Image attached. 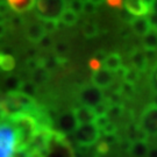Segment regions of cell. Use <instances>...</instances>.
Returning a JSON list of instances; mask_svg holds the SVG:
<instances>
[{
    "label": "cell",
    "mask_w": 157,
    "mask_h": 157,
    "mask_svg": "<svg viewBox=\"0 0 157 157\" xmlns=\"http://www.w3.org/2000/svg\"><path fill=\"white\" fill-rule=\"evenodd\" d=\"M147 157H157L156 148H151V149H149V151H148V154H147Z\"/></svg>",
    "instance_id": "d6a6232c"
},
{
    "label": "cell",
    "mask_w": 157,
    "mask_h": 157,
    "mask_svg": "<svg viewBox=\"0 0 157 157\" xmlns=\"http://www.w3.org/2000/svg\"><path fill=\"white\" fill-rule=\"evenodd\" d=\"M20 85H21V80L19 78H17V77H13V76H10V77L6 78V80H5V87H6V90L8 91V93L19 91Z\"/></svg>",
    "instance_id": "603a6c76"
},
{
    "label": "cell",
    "mask_w": 157,
    "mask_h": 157,
    "mask_svg": "<svg viewBox=\"0 0 157 157\" xmlns=\"http://www.w3.org/2000/svg\"><path fill=\"white\" fill-rule=\"evenodd\" d=\"M130 28L136 35L144 36L151 29V27L148 22L147 17H134L130 20Z\"/></svg>",
    "instance_id": "4fadbf2b"
},
{
    "label": "cell",
    "mask_w": 157,
    "mask_h": 157,
    "mask_svg": "<svg viewBox=\"0 0 157 157\" xmlns=\"http://www.w3.org/2000/svg\"><path fill=\"white\" fill-rule=\"evenodd\" d=\"M122 67V61H121V56L117 54V52H112L106 55L104 62L101 64V67L105 69L108 72H117L120 67Z\"/></svg>",
    "instance_id": "7c38bea8"
},
{
    "label": "cell",
    "mask_w": 157,
    "mask_h": 157,
    "mask_svg": "<svg viewBox=\"0 0 157 157\" xmlns=\"http://www.w3.org/2000/svg\"><path fill=\"white\" fill-rule=\"evenodd\" d=\"M91 82H92V85L95 86L97 89H99V90L106 89L108 86H111L112 83L114 82V75L112 72L106 71L105 69L100 67L99 70L92 72Z\"/></svg>",
    "instance_id": "9c48e42d"
},
{
    "label": "cell",
    "mask_w": 157,
    "mask_h": 157,
    "mask_svg": "<svg viewBox=\"0 0 157 157\" xmlns=\"http://www.w3.org/2000/svg\"><path fill=\"white\" fill-rule=\"evenodd\" d=\"M10 11V7L7 1H0V17H4Z\"/></svg>",
    "instance_id": "1f68e13d"
},
{
    "label": "cell",
    "mask_w": 157,
    "mask_h": 157,
    "mask_svg": "<svg viewBox=\"0 0 157 157\" xmlns=\"http://www.w3.org/2000/svg\"><path fill=\"white\" fill-rule=\"evenodd\" d=\"M58 20H54V19H45V20H41V25L43 27V30H44L45 35L47 34H51L54 33L57 28H58Z\"/></svg>",
    "instance_id": "cb8c5ba5"
},
{
    "label": "cell",
    "mask_w": 157,
    "mask_h": 157,
    "mask_svg": "<svg viewBox=\"0 0 157 157\" xmlns=\"http://www.w3.org/2000/svg\"><path fill=\"white\" fill-rule=\"evenodd\" d=\"M75 114V118L77 120V124L78 126L80 124H93V120H94L95 115L92 108L86 106H80L77 107L76 109L72 111Z\"/></svg>",
    "instance_id": "30bf717a"
},
{
    "label": "cell",
    "mask_w": 157,
    "mask_h": 157,
    "mask_svg": "<svg viewBox=\"0 0 157 157\" xmlns=\"http://www.w3.org/2000/svg\"><path fill=\"white\" fill-rule=\"evenodd\" d=\"M67 8L71 10L73 13H76L78 15L80 13H83V1H80V0L69 1V2H67Z\"/></svg>",
    "instance_id": "4316f807"
},
{
    "label": "cell",
    "mask_w": 157,
    "mask_h": 157,
    "mask_svg": "<svg viewBox=\"0 0 157 157\" xmlns=\"http://www.w3.org/2000/svg\"><path fill=\"white\" fill-rule=\"evenodd\" d=\"M82 32H83V35H84L85 37H87V39H93L99 33L98 26L95 23H92V22L85 23L84 26H83Z\"/></svg>",
    "instance_id": "7402d4cb"
},
{
    "label": "cell",
    "mask_w": 157,
    "mask_h": 157,
    "mask_svg": "<svg viewBox=\"0 0 157 157\" xmlns=\"http://www.w3.org/2000/svg\"><path fill=\"white\" fill-rule=\"evenodd\" d=\"M132 64L134 65L135 71H146L148 67V62L144 52L141 50H135L132 54Z\"/></svg>",
    "instance_id": "9a60e30c"
},
{
    "label": "cell",
    "mask_w": 157,
    "mask_h": 157,
    "mask_svg": "<svg viewBox=\"0 0 157 157\" xmlns=\"http://www.w3.org/2000/svg\"><path fill=\"white\" fill-rule=\"evenodd\" d=\"M121 111H122V107L120 106L119 104H114V105L109 106V108H108V111L106 113L107 118H117L121 114Z\"/></svg>",
    "instance_id": "f546056e"
},
{
    "label": "cell",
    "mask_w": 157,
    "mask_h": 157,
    "mask_svg": "<svg viewBox=\"0 0 157 157\" xmlns=\"http://www.w3.org/2000/svg\"><path fill=\"white\" fill-rule=\"evenodd\" d=\"M109 122H111V121H109V119L107 118V115H99V117H95L94 120H93V124H94L95 127L99 129L100 132L105 128Z\"/></svg>",
    "instance_id": "83f0119b"
},
{
    "label": "cell",
    "mask_w": 157,
    "mask_h": 157,
    "mask_svg": "<svg viewBox=\"0 0 157 157\" xmlns=\"http://www.w3.org/2000/svg\"><path fill=\"white\" fill-rule=\"evenodd\" d=\"M6 33V26L2 22H0V37H2Z\"/></svg>",
    "instance_id": "836d02e7"
},
{
    "label": "cell",
    "mask_w": 157,
    "mask_h": 157,
    "mask_svg": "<svg viewBox=\"0 0 157 157\" xmlns=\"http://www.w3.org/2000/svg\"><path fill=\"white\" fill-rule=\"evenodd\" d=\"M33 72V84H41V83H44L48 79V71H47V69L43 67L42 64H40Z\"/></svg>",
    "instance_id": "d6986e66"
},
{
    "label": "cell",
    "mask_w": 157,
    "mask_h": 157,
    "mask_svg": "<svg viewBox=\"0 0 157 157\" xmlns=\"http://www.w3.org/2000/svg\"><path fill=\"white\" fill-rule=\"evenodd\" d=\"M7 4L10 10H13L17 13H25L34 8L35 1L34 0H8Z\"/></svg>",
    "instance_id": "5bb4252c"
},
{
    "label": "cell",
    "mask_w": 157,
    "mask_h": 157,
    "mask_svg": "<svg viewBox=\"0 0 157 157\" xmlns=\"http://www.w3.org/2000/svg\"><path fill=\"white\" fill-rule=\"evenodd\" d=\"M15 67V61L11 55L0 54V69L4 71H11Z\"/></svg>",
    "instance_id": "ffe728a7"
},
{
    "label": "cell",
    "mask_w": 157,
    "mask_h": 157,
    "mask_svg": "<svg viewBox=\"0 0 157 157\" xmlns=\"http://www.w3.org/2000/svg\"><path fill=\"white\" fill-rule=\"evenodd\" d=\"M17 146L14 128L8 124H0V157H12Z\"/></svg>",
    "instance_id": "3957f363"
},
{
    "label": "cell",
    "mask_w": 157,
    "mask_h": 157,
    "mask_svg": "<svg viewBox=\"0 0 157 157\" xmlns=\"http://www.w3.org/2000/svg\"><path fill=\"white\" fill-rule=\"evenodd\" d=\"M58 21H61V22L67 25V26H73V25H76L77 21H78V15L76 13H73L71 10L65 8L61 13V15L58 17Z\"/></svg>",
    "instance_id": "ac0fdd59"
},
{
    "label": "cell",
    "mask_w": 157,
    "mask_h": 157,
    "mask_svg": "<svg viewBox=\"0 0 157 157\" xmlns=\"http://www.w3.org/2000/svg\"><path fill=\"white\" fill-rule=\"evenodd\" d=\"M79 99L83 102V106L93 108L102 101L104 95H102L101 90L97 89L93 85H87L82 89L79 93Z\"/></svg>",
    "instance_id": "52a82bcc"
},
{
    "label": "cell",
    "mask_w": 157,
    "mask_h": 157,
    "mask_svg": "<svg viewBox=\"0 0 157 157\" xmlns=\"http://www.w3.org/2000/svg\"><path fill=\"white\" fill-rule=\"evenodd\" d=\"M44 157H73V150L64 135L57 130H52Z\"/></svg>",
    "instance_id": "6da1fadb"
},
{
    "label": "cell",
    "mask_w": 157,
    "mask_h": 157,
    "mask_svg": "<svg viewBox=\"0 0 157 157\" xmlns=\"http://www.w3.org/2000/svg\"><path fill=\"white\" fill-rule=\"evenodd\" d=\"M127 13L135 17H144L149 13L155 11V1L148 0H128L124 4Z\"/></svg>",
    "instance_id": "8992f818"
},
{
    "label": "cell",
    "mask_w": 157,
    "mask_h": 157,
    "mask_svg": "<svg viewBox=\"0 0 157 157\" xmlns=\"http://www.w3.org/2000/svg\"><path fill=\"white\" fill-rule=\"evenodd\" d=\"M129 150L133 157H147V154L149 151V146L147 141H134Z\"/></svg>",
    "instance_id": "2e32d148"
},
{
    "label": "cell",
    "mask_w": 157,
    "mask_h": 157,
    "mask_svg": "<svg viewBox=\"0 0 157 157\" xmlns=\"http://www.w3.org/2000/svg\"><path fill=\"white\" fill-rule=\"evenodd\" d=\"M115 132H117V127L112 122H109L105 128L102 129V133L106 135V136H113V135L115 134Z\"/></svg>",
    "instance_id": "4dcf8cb0"
},
{
    "label": "cell",
    "mask_w": 157,
    "mask_h": 157,
    "mask_svg": "<svg viewBox=\"0 0 157 157\" xmlns=\"http://www.w3.org/2000/svg\"><path fill=\"white\" fill-rule=\"evenodd\" d=\"M26 36L32 43H40L45 37V33L43 27L40 22H33L27 26Z\"/></svg>",
    "instance_id": "8fae6325"
},
{
    "label": "cell",
    "mask_w": 157,
    "mask_h": 157,
    "mask_svg": "<svg viewBox=\"0 0 157 157\" xmlns=\"http://www.w3.org/2000/svg\"><path fill=\"white\" fill-rule=\"evenodd\" d=\"M57 127L59 130L61 134H67V133H72L76 130V128L78 127L77 120L75 118V114L72 111L70 112H64L63 114H61L58 119H57Z\"/></svg>",
    "instance_id": "ba28073f"
},
{
    "label": "cell",
    "mask_w": 157,
    "mask_h": 157,
    "mask_svg": "<svg viewBox=\"0 0 157 157\" xmlns=\"http://www.w3.org/2000/svg\"><path fill=\"white\" fill-rule=\"evenodd\" d=\"M34 7L36 10V17L40 20H58L61 13L67 8V2L63 0H39L35 1Z\"/></svg>",
    "instance_id": "7a4b0ae2"
},
{
    "label": "cell",
    "mask_w": 157,
    "mask_h": 157,
    "mask_svg": "<svg viewBox=\"0 0 157 157\" xmlns=\"http://www.w3.org/2000/svg\"><path fill=\"white\" fill-rule=\"evenodd\" d=\"M69 50V45L65 43V42H58L55 44V52H56V57H64L65 54Z\"/></svg>",
    "instance_id": "f1b7e54d"
},
{
    "label": "cell",
    "mask_w": 157,
    "mask_h": 157,
    "mask_svg": "<svg viewBox=\"0 0 157 157\" xmlns=\"http://www.w3.org/2000/svg\"><path fill=\"white\" fill-rule=\"evenodd\" d=\"M19 92L34 99V95L36 94V85L33 84L32 82H21Z\"/></svg>",
    "instance_id": "44dd1931"
},
{
    "label": "cell",
    "mask_w": 157,
    "mask_h": 157,
    "mask_svg": "<svg viewBox=\"0 0 157 157\" xmlns=\"http://www.w3.org/2000/svg\"><path fill=\"white\" fill-rule=\"evenodd\" d=\"M147 136H155L157 132V109L156 105L151 104L144 109L141 117V122L139 124Z\"/></svg>",
    "instance_id": "5b68a950"
},
{
    "label": "cell",
    "mask_w": 157,
    "mask_h": 157,
    "mask_svg": "<svg viewBox=\"0 0 157 157\" xmlns=\"http://www.w3.org/2000/svg\"><path fill=\"white\" fill-rule=\"evenodd\" d=\"M108 4H109L111 6H121V2H120V1H118V2H113V1H109Z\"/></svg>",
    "instance_id": "e575fe53"
},
{
    "label": "cell",
    "mask_w": 157,
    "mask_h": 157,
    "mask_svg": "<svg viewBox=\"0 0 157 157\" xmlns=\"http://www.w3.org/2000/svg\"><path fill=\"white\" fill-rule=\"evenodd\" d=\"M143 47H144L146 50H156V47H157L156 29L151 28L143 36Z\"/></svg>",
    "instance_id": "e0dca14e"
},
{
    "label": "cell",
    "mask_w": 157,
    "mask_h": 157,
    "mask_svg": "<svg viewBox=\"0 0 157 157\" xmlns=\"http://www.w3.org/2000/svg\"><path fill=\"white\" fill-rule=\"evenodd\" d=\"M100 5L99 1H83V13L85 14H93Z\"/></svg>",
    "instance_id": "d4e9b609"
},
{
    "label": "cell",
    "mask_w": 157,
    "mask_h": 157,
    "mask_svg": "<svg viewBox=\"0 0 157 157\" xmlns=\"http://www.w3.org/2000/svg\"><path fill=\"white\" fill-rule=\"evenodd\" d=\"M100 130L93 124H80L73 132L75 140L82 147H91L100 139Z\"/></svg>",
    "instance_id": "277c9868"
},
{
    "label": "cell",
    "mask_w": 157,
    "mask_h": 157,
    "mask_svg": "<svg viewBox=\"0 0 157 157\" xmlns=\"http://www.w3.org/2000/svg\"><path fill=\"white\" fill-rule=\"evenodd\" d=\"M124 80H126V84H128L132 86V85H134L135 83H136V80L139 78V73H137V71H135V70L127 69L124 75Z\"/></svg>",
    "instance_id": "484cf974"
}]
</instances>
